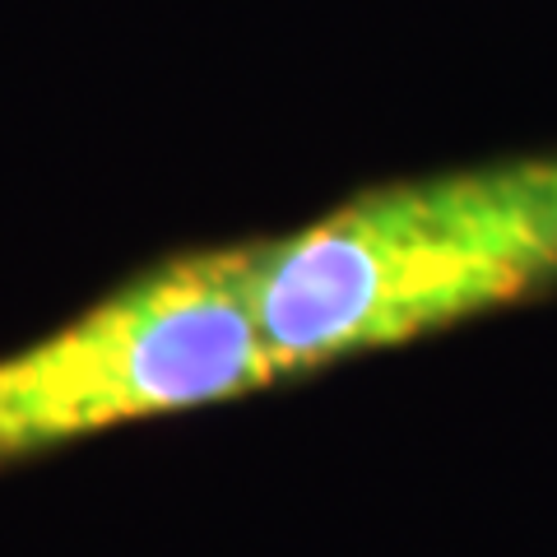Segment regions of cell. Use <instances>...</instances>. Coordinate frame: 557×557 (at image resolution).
<instances>
[{"label":"cell","mask_w":557,"mask_h":557,"mask_svg":"<svg viewBox=\"0 0 557 557\" xmlns=\"http://www.w3.org/2000/svg\"><path fill=\"white\" fill-rule=\"evenodd\" d=\"M278 376L413 344L557 288V149L395 177L251 237Z\"/></svg>","instance_id":"obj_1"},{"label":"cell","mask_w":557,"mask_h":557,"mask_svg":"<svg viewBox=\"0 0 557 557\" xmlns=\"http://www.w3.org/2000/svg\"><path fill=\"white\" fill-rule=\"evenodd\" d=\"M251 237L139 265L61 325L0 354V465L274 386Z\"/></svg>","instance_id":"obj_2"}]
</instances>
